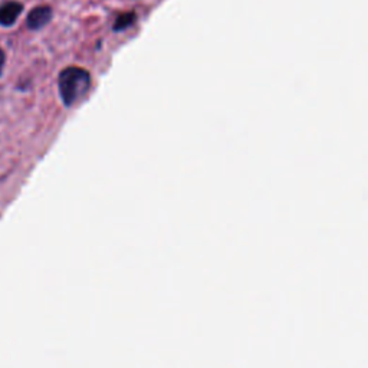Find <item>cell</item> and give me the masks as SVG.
<instances>
[{"label": "cell", "mask_w": 368, "mask_h": 368, "mask_svg": "<svg viewBox=\"0 0 368 368\" xmlns=\"http://www.w3.org/2000/svg\"><path fill=\"white\" fill-rule=\"evenodd\" d=\"M59 94L65 106L75 105L91 88V75L78 67L63 70L58 79Z\"/></svg>", "instance_id": "cell-1"}, {"label": "cell", "mask_w": 368, "mask_h": 368, "mask_svg": "<svg viewBox=\"0 0 368 368\" xmlns=\"http://www.w3.org/2000/svg\"><path fill=\"white\" fill-rule=\"evenodd\" d=\"M24 6L19 2H6L0 6V25L9 28L16 24L17 17L20 16Z\"/></svg>", "instance_id": "cell-3"}, {"label": "cell", "mask_w": 368, "mask_h": 368, "mask_svg": "<svg viewBox=\"0 0 368 368\" xmlns=\"http://www.w3.org/2000/svg\"><path fill=\"white\" fill-rule=\"evenodd\" d=\"M5 61H6L5 52H3V49H2V48H0V74H2V71H3V67H5Z\"/></svg>", "instance_id": "cell-5"}, {"label": "cell", "mask_w": 368, "mask_h": 368, "mask_svg": "<svg viewBox=\"0 0 368 368\" xmlns=\"http://www.w3.org/2000/svg\"><path fill=\"white\" fill-rule=\"evenodd\" d=\"M137 20V15L134 12H128V13H122L117 17L115 24L113 25V31L114 32H122L128 28H131Z\"/></svg>", "instance_id": "cell-4"}, {"label": "cell", "mask_w": 368, "mask_h": 368, "mask_svg": "<svg viewBox=\"0 0 368 368\" xmlns=\"http://www.w3.org/2000/svg\"><path fill=\"white\" fill-rule=\"evenodd\" d=\"M52 19V9L49 6H38L31 10L28 16V26L32 31L42 29L47 26Z\"/></svg>", "instance_id": "cell-2"}]
</instances>
